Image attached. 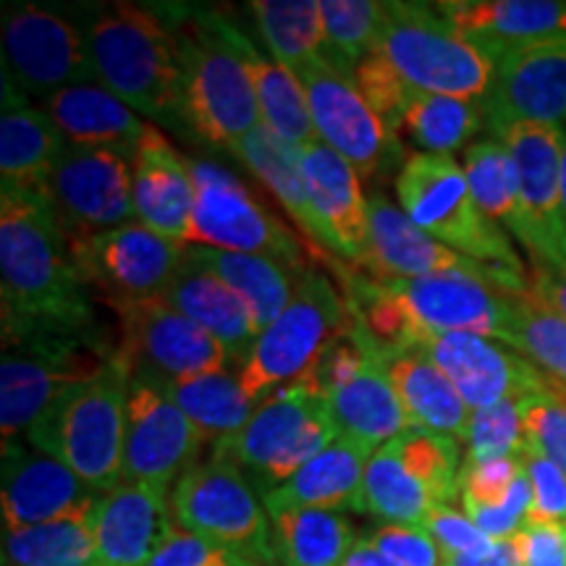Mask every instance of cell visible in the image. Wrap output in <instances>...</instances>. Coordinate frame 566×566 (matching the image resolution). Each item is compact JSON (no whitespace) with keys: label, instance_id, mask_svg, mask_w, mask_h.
Wrapping results in <instances>:
<instances>
[{"label":"cell","instance_id":"8992f818","mask_svg":"<svg viewBox=\"0 0 566 566\" xmlns=\"http://www.w3.org/2000/svg\"><path fill=\"white\" fill-rule=\"evenodd\" d=\"M373 53L428 95L483 101L495 74V63L470 45L438 6L428 3H384Z\"/></svg>","mask_w":566,"mask_h":566},{"label":"cell","instance_id":"d590c367","mask_svg":"<svg viewBox=\"0 0 566 566\" xmlns=\"http://www.w3.org/2000/svg\"><path fill=\"white\" fill-rule=\"evenodd\" d=\"M187 263L223 281L250 310L258 334H263L268 325L279 321L283 310L294 300L296 281L292 268L279 263V260L189 247Z\"/></svg>","mask_w":566,"mask_h":566},{"label":"cell","instance_id":"9f6ffc18","mask_svg":"<svg viewBox=\"0 0 566 566\" xmlns=\"http://www.w3.org/2000/svg\"><path fill=\"white\" fill-rule=\"evenodd\" d=\"M443 566H522V551L516 537H509V541H495L485 554L443 556Z\"/></svg>","mask_w":566,"mask_h":566},{"label":"cell","instance_id":"7c38bea8","mask_svg":"<svg viewBox=\"0 0 566 566\" xmlns=\"http://www.w3.org/2000/svg\"><path fill=\"white\" fill-rule=\"evenodd\" d=\"M192 176L195 216L189 247L260 254L279 260L292 271H302L310 254L302 239L283 226L237 176L210 160H192Z\"/></svg>","mask_w":566,"mask_h":566},{"label":"cell","instance_id":"1f68e13d","mask_svg":"<svg viewBox=\"0 0 566 566\" xmlns=\"http://www.w3.org/2000/svg\"><path fill=\"white\" fill-rule=\"evenodd\" d=\"M323 405L338 436L352 438L373 451L412 428L384 357H375L357 378L325 396Z\"/></svg>","mask_w":566,"mask_h":566},{"label":"cell","instance_id":"f907efd6","mask_svg":"<svg viewBox=\"0 0 566 566\" xmlns=\"http://www.w3.org/2000/svg\"><path fill=\"white\" fill-rule=\"evenodd\" d=\"M365 541L396 566H443V551L422 525H380Z\"/></svg>","mask_w":566,"mask_h":566},{"label":"cell","instance_id":"3957f363","mask_svg":"<svg viewBox=\"0 0 566 566\" xmlns=\"http://www.w3.org/2000/svg\"><path fill=\"white\" fill-rule=\"evenodd\" d=\"M95 76L134 113L184 118V76L176 34L158 13L116 3L84 32Z\"/></svg>","mask_w":566,"mask_h":566},{"label":"cell","instance_id":"5b68a950","mask_svg":"<svg viewBox=\"0 0 566 566\" xmlns=\"http://www.w3.org/2000/svg\"><path fill=\"white\" fill-rule=\"evenodd\" d=\"M132 378L116 363L69 391L27 433V443L55 457L97 493L122 485L126 407Z\"/></svg>","mask_w":566,"mask_h":566},{"label":"cell","instance_id":"ee69618b","mask_svg":"<svg viewBox=\"0 0 566 566\" xmlns=\"http://www.w3.org/2000/svg\"><path fill=\"white\" fill-rule=\"evenodd\" d=\"M378 0H321L323 59L336 71L354 76L359 63L375 51L380 30Z\"/></svg>","mask_w":566,"mask_h":566},{"label":"cell","instance_id":"30bf717a","mask_svg":"<svg viewBox=\"0 0 566 566\" xmlns=\"http://www.w3.org/2000/svg\"><path fill=\"white\" fill-rule=\"evenodd\" d=\"M352 323V310L336 292L334 281L315 271L296 279L294 300L279 321L254 342L250 357L239 367V384L258 405L275 388L300 378L315 357Z\"/></svg>","mask_w":566,"mask_h":566},{"label":"cell","instance_id":"8fae6325","mask_svg":"<svg viewBox=\"0 0 566 566\" xmlns=\"http://www.w3.org/2000/svg\"><path fill=\"white\" fill-rule=\"evenodd\" d=\"M176 525L216 543L233 556L275 566L273 522L258 488L239 467L210 457L176 480L171 493Z\"/></svg>","mask_w":566,"mask_h":566},{"label":"cell","instance_id":"cb8c5ba5","mask_svg":"<svg viewBox=\"0 0 566 566\" xmlns=\"http://www.w3.org/2000/svg\"><path fill=\"white\" fill-rule=\"evenodd\" d=\"M101 566H147L176 530L168 488L122 483L90 514Z\"/></svg>","mask_w":566,"mask_h":566},{"label":"cell","instance_id":"d4e9b609","mask_svg":"<svg viewBox=\"0 0 566 566\" xmlns=\"http://www.w3.org/2000/svg\"><path fill=\"white\" fill-rule=\"evenodd\" d=\"M134 218L147 229L189 244L195 216L192 160L150 124L132 155Z\"/></svg>","mask_w":566,"mask_h":566},{"label":"cell","instance_id":"ba28073f","mask_svg":"<svg viewBox=\"0 0 566 566\" xmlns=\"http://www.w3.org/2000/svg\"><path fill=\"white\" fill-rule=\"evenodd\" d=\"M336 438L338 430L323 401L286 384L258 401L250 422L239 433L218 441L212 457L239 467L254 488L271 493Z\"/></svg>","mask_w":566,"mask_h":566},{"label":"cell","instance_id":"c3c4849f","mask_svg":"<svg viewBox=\"0 0 566 566\" xmlns=\"http://www.w3.org/2000/svg\"><path fill=\"white\" fill-rule=\"evenodd\" d=\"M354 82H357L365 101L370 103L375 116L386 124V129L391 132L394 139H399L401 113L407 111V105L417 90L401 80L378 53H370L359 63L357 71H354Z\"/></svg>","mask_w":566,"mask_h":566},{"label":"cell","instance_id":"f5cc1de1","mask_svg":"<svg viewBox=\"0 0 566 566\" xmlns=\"http://www.w3.org/2000/svg\"><path fill=\"white\" fill-rule=\"evenodd\" d=\"M533 485V506L527 522H562L566 525V472L546 457L522 454Z\"/></svg>","mask_w":566,"mask_h":566},{"label":"cell","instance_id":"9c48e42d","mask_svg":"<svg viewBox=\"0 0 566 566\" xmlns=\"http://www.w3.org/2000/svg\"><path fill=\"white\" fill-rule=\"evenodd\" d=\"M118 321V344L113 363L132 380L168 384L226 370L231 354L208 331L181 315L163 296L147 300H108Z\"/></svg>","mask_w":566,"mask_h":566},{"label":"cell","instance_id":"11a10c76","mask_svg":"<svg viewBox=\"0 0 566 566\" xmlns=\"http://www.w3.org/2000/svg\"><path fill=\"white\" fill-rule=\"evenodd\" d=\"M229 556L231 554L226 548L176 525L171 537L163 543L160 551L150 558L147 566H216L226 562Z\"/></svg>","mask_w":566,"mask_h":566},{"label":"cell","instance_id":"9a60e30c","mask_svg":"<svg viewBox=\"0 0 566 566\" xmlns=\"http://www.w3.org/2000/svg\"><path fill=\"white\" fill-rule=\"evenodd\" d=\"M363 268L375 281L428 279L441 273H478L501 294H527L533 283L525 271L488 265L464 258L451 247L424 233L407 218V212L388 202L384 195L367 197V250Z\"/></svg>","mask_w":566,"mask_h":566},{"label":"cell","instance_id":"ab89813d","mask_svg":"<svg viewBox=\"0 0 566 566\" xmlns=\"http://www.w3.org/2000/svg\"><path fill=\"white\" fill-rule=\"evenodd\" d=\"M501 344L514 346L537 370L566 386V317L537 300L535 292L506 294V317L499 336Z\"/></svg>","mask_w":566,"mask_h":566},{"label":"cell","instance_id":"d6986e66","mask_svg":"<svg viewBox=\"0 0 566 566\" xmlns=\"http://www.w3.org/2000/svg\"><path fill=\"white\" fill-rule=\"evenodd\" d=\"M51 200L69 244L132 223V166L118 153L69 145L53 174Z\"/></svg>","mask_w":566,"mask_h":566},{"label":"cell","instance_id":"b9f144b4","mask_svg":"<svg viewBox=\"0 0 566 566\" xmlns=\"http://www.w3.org/2000/svg\"><path fill=\"white\" fill-rule=\"evenodd\" d=\"M250 9L268 51H271V59L279 61L281 66L296 74L321 59V0H254Z\"/></svg>","mask_w":566,"mask_h":566},{"label":"cell","instance_id":"4fadbf2b","mask_svg":"<svg viewBox=\"0 0 566 566\" xmlns=\"http://www.w3.org/2000/svg\"><path fill=\"white\" fill-rule=\"evenodd\" d=\"M113 363V349L95 342H24L3 349L0 430L3 446L30 433L69 391L95 380Z\"/></svg>","mask_w":566,"mask_h":566},{"label":"cell","instance_id":"4dcf8cb0","mask_svg":"<svg viewBox=\"0 0 566 566\" xmlns=\"http://www.w3.org/2000/svg\"><path fill=\"white\" fill-rule=\"evenodd\" d=\"M55 126L74 147H97L132 158L150 124L101 84L69 87L42 101Z\"/></svg>","mask_w":566,"mask_h":566},{"label":"cell","instance_id":"603a6c76","mask_svg":"<svg viewBox=\"0 0 566 566\" xmlns=\"http://www.w3.org/2000/svg\"><path fill=\"white\" fill-rule=\"evenodd\" d=\"M103 493L55 457L24 449L19 441L3 446V527L6 533L48 522L90 516Z\"/></svg>","mask_w":566,"mask_h":566},{"label":"cell","instance_id":"52a82bcc","mask_svg":"<svg viewBox=\"0 0 566 566\" xmlns=\"http://www.w3.org/2000/svg\"><path fill=\"white\" fill-rule=\"evenodd\" d=\"M394 187L409 221L441 244L478 263L525 271L504 229L480 210L464 168L451 155H407Z\"/></svg>","mask_w":566,"mask_h":566},{"label":"cell","instance_id":"f1b7e54d","mask_svg":"<svg viewBox=\"0 0 566 566\" xmlns=\"http://www.w3.org/2000/svg\"><path fill=\"white\" fill-rule=\"evenodd\" d=\"M300 153L310 197L336 254L352 265H363L367 250V197L359 184L363 176L323 142H313Z\"/></svg>","mask_w":566,"mask_h":566},{"label":"cell","instance_id":"83f0119b","mask_svg":"<svg viewBox=\"0 0 566 566\" xmlns=\"http://www.w3.org/2000/svg\"><path fill=\"white\" fill-rule=\"evenodd\" d=\"M438 11L493 63L514 48L566 34V6L554 0H446Z\"/></svg>","mask_w":566,"mask_h":566},{"label":"cell","instance_id":"2e32d148","mask_svg":"<svg viewBox=\"0 0 566 566\" xmlns=\"http://www.w3.org/2000/svg\"><path fill=\"white\" fill-rule=\"evenodd\" d=\"M69 250L87 289L108 302L166 294L184 268L189 244L134 221L69 244Z\"/></svg>","mask_w":566,"mask_h":566},{"label":"cell","instance_id":"ac0fdd59","mask_svg":"<svg viewBox=\"0 0 566 566\" xmlns=\"http://www.w3.org/2000/svg\"><path fill=\"white\" fill-rule=\"evenodd\" d=\"M296 80L307 95L317 142L342 155L363 179H373L399 160L401 142L375 116L354 76L336 71L321 55L296 71Z\"/></svg>","mask_w":566,"mask_h":566},{"label":"cell","instance_id":"816d5d0a","mask_svg":"<svg viewBox=\"0 0 566 566\" xmlns=\"http://www.w3.org/2000/svg\"><path fill=\"white\" fill-rule=\"evenodd\" d=\"M422 527L443 551V556H475L493 548L491 537L480 530L470 516L451 506H436L424 516Z\"/></svg>","mask_w":566,"mask_h":566},{"label":"cell","instance_id":"836d02e7","mask_svg":"<svg viewBox=\"0 0 566 566\" xmlns=\"http://www.w3.org/2000/svg\"><path fill=\"white\" fill-rule=\"evenodd\" d=\"M163 300L208 331L210 336H216L229 349L231 363L244 365L260 334L254 328L250 310L223 281L184 260V268L168 286V292L163 294Z\"/></svg>","mask_w":566,"mask_h":566},{"label":"cell","instance_id":"44dd1931","mask_svg":"<svg viewBox=\"0 0 566 566\" xmlns=\"http://www.w3.org/2000/svg\"><path fill=\"white\" fill-rule=\"evenodd\" d=\"M417 352L428 354L441 367L472 412L548 394L558 384L522 354L488 336L443 334L424 342Z\"/></svg>","mask_w":566,"mask_h":566},{"label":"cell","instance_id":"484cf974","mask_svg":"<svg viewBox=\"0 0 566 566\" xmlns=\"http://www.w3.org/2000/svg\"><path fill=\"white\" fill-rule=\"evenodd\" d=\"M242 166L271 192L275 200L283 205L289 218L300 229L307 252L313 254L317 263H325L334 273H342L344 281L349 283V273L344 271V263H338V254L331 242L328 231L317 216L313 197H310V187L304 181L302 171V153L300 147L289 145L275 137L268 126L260 124L242 145L233 150Z\"/></svg>","mask_w":566,"mask_h":566},{"label":"cell","instance_id":"91938a15","mask_svg":"<svg viewBox=\"0 0 566 566\" xmlns=\"http://www.w3.org/2000/svg\"><path fill=\"white\" fill-rule=\"evenodd\" d=\"M562 200H564V216H566V137H564V155H562Z\"/></svg>","mask_w":566,"mask_h":566},{"label":"cell","instance_id":"f6af8a7d","mask_svg":"<svg viewBox=\"0 0 566 566\" xmlns=\"http://www.w3.org/2000/svg\"><path fill=\"white\" fill-rule=\"evenodd\" d=\"M462 168L480 210L512 229L520 216V176L504 142L483 139L470 145Z\"/></svg>","mask_w":566,"mask_h":566},{"label":"cell","instance_id":"60d3db41","mask_svg":"<svg viewBox=\"0 0 566 566\" xmlns=\"http://www.w3.org/2000/svg\"><path fill=\"white\" fill-rule=\"evenodd\" d=\"M485 113L480 101L415 92L401 113L399 139H409L428 155H451L483 129Z\"/></svg>","mask_w":566,"mask_h":566},{"label":"cell","instance_id":"7a4b0ae2","mask_svg":"<svg viewBox=\"0 0 566 566\" xmlns=\"http://www.w3.org/2000/svg\"><path fill=\"white\" fill-rule=\"evenodd\" d=\"M349 292L354 321L384 359L417 352L443 334H478L499 342L506 317V294L478 273L401 281L352 279Z\"/></svg>","mask_w":566,"mask_h":566},{"label":"cell","instance_id":"6125c7cd","mask_svg":"<svg viewBox=\"0 0 566 566\" xmlns=\"http://www.w3.org/2000/svg\"><path fill=\"white\" fill-rule=\"evenodd\" d=\"M233 558H237V556H229V558H226V562H221V564H216V566H233Z\"/></svg>","mask_w":566,"mask_h":566},{"label":"cell","instance_id":"e0dca14e","mask_svg":"<svg viewBox=\"0 0 566 566\" xmlns=\"http://www.w3.org/2000/svg\"><path fill=\"white\" fill-rule=\"evenodd\" d=\"M3 76L24 97H48L97 82L87 40L71 21L40 6L3 13Z\"/></svg>","mask_w":566,"mask_h":566},{"label":"cell","instance_id":"681fc988","mask_svg":"<svg viewBox=\"0 0 566 566\" xmlns=\"http://www.w3.org/2000/svg\"><path fill=\"white\" fill-rule=\"evenodd\" d=\"M525 472V459L506 457L491 462H467L462 467V504L464 514L499 506L512 491L516 478Z\"/></svg>","mask_w":566,"mask_h":566},{"label":"cell","instance_id":"e575fe53","mask_svg":"<svg viewBox=\"0 0 566 566\" xmlns=\"http://www.w3.org/2000/svg\"><path fill=\"white\" fill-rule=\"evenodd\" d=\"M226 34H229L233 51L242 59L247 74H250L254 97L260 105V118L275 137L294 147H307L317 142L313 116H310L307 95L294 71L281 66L275 59H268L226 19Z\"/></svg>","mask_w":566,"mask_h":566},{"label":"cell","instance_id":"7402d4cb","mask_svg":"<svg viewBox=\"0 0 566 566\" xmlns=\"http://www.w3.org/2000/svg\"><path fill=\"white\" fill-rule=\"evenodd\" d=\"M202 446L200 430L158 386L132 380L122 483L168 488L192 470Z\"/></svg>","mask_w":566,"mask_h":566},{"label":"cell","instance_id":"680465c9","mask_svg":"<svg viewBox=\"0 0 566 566\" xmlns=\"http://www.w3.org/2000/svg\"><path fill=\"white\" fill-rule=\"evenodd\" d=\"M342 566H396V564L388 562L378 548H373L363 537V541L354 543V548L349 551V556H346V562Z\"/></svg>","mask_w":566,"mask_h":566},{"label":"cell","instance_id":"ffe728a7","mask_svg":"<svg viewBox=\"0 0 566 566\" xmlns=\"http://www.w3.org/2000/svg\"><path fill=\"white\" fill-rule=\"evenodd\" d=\"M495 137L516 124L558 126L566 118V34L514 48L495 61L480 101Z\"/></svg>","mask_w":566,"mask_h":566},{"label":"cell","instance_id":"7dc6e473","mask_svg":"<svg viewBox=\"0 0 566 566\" xmlns=\"http://www.w3.org/2000/svg\"><path fill=\"white\" fill-rule=\"evenodd\" d=\"M525 451L546 457L566 472V386L522 399Z\"/></svg>","mask_w":566,"mask_h":566},{"label":"cell","instance_id":"74e56055","mask_svg":"<svg viewBox=\"0 0 566 566\" xmlns=\"http://www.w3.org/2000/svg\"><path fill=\"white\" fill-rule=\"evenodd\" d=\"M438 506L436 495L407 470L396 446L388 441L370 457L359 493V512L386 525H422Z\"/></svg>","mask_w":566,"mask_h":566},{"label":"cell","instance_id":"5bb4252c","mask_svg":"<svg viewBox=\"0 0 566 566\" xmlns=\"http://www.w3.org/2000/svg\"><path fill=\"white\" fill-rule=\"evenodd\" d=\"M562 126L516 124L499 142L520 176V216L509 231L525 247L535 268H566V216L562 200Z\"/></svg>","mask_w":566,"mask_h":566},{"label":"cell","instance_id":"d6a6232c","mask_svg":"<svg viewBox=\"0 0 566 566\" xmlns=\"http://www.w3.org/2000/svg\"><path fill=\"white\" fill-rule=\"evenodd\" d=\"M386 367L412 428L467 441L472 409L428 354H394Z\"/></svg>","mask_w":566,"mask_h":566},{"label":"cell","instance_id":"f35d334b","mask_svg":"<svg viewBox=\"0 0 566 566\" xmlns=\"http://www.w3.org/2000/svg\"><path fill=\"white\" fill-rule=\"evenodd\" d=\"M279 566H342L354 548V527L336 512H286L271 516Z\"/></svg>","mask_w":566,"mask_h":566},{"label":"cell","instance_id":"6f0895ef","mask_svg":"<svg viewBox=\"0 0 566 566\" xmlns=\"http://www.w3.org/2000/svg\"><path fill=\"white\" fill-rule=\"evenodd\" d=\"M533 292L537 300H543L551 310L566 317V268L554 271V268H535Z\"/></svg>","mask_w":566,"mask_h":566},{"label":"cell","instance_id":"db71d44e","mask_svg":"<svg viewBox=\"0 0 566 566\" xmlns=\"http://www.w3.org/2000/svg\"><path fill=\"white\" fill-rule=\"evenodd\" d=\"M516 543L522 566H566V525L562 522H527Z\"/></svg>","mask_w":566,"mask_h":566},{"label":"cell","instance_id":"6da1fadb","mask_svg":"<svg viewBox=\"0 0 566 566\" xmlns=\"http://www.w3.org/2000/svg\"><path fill=\"white\" fill-rule=\"evenodd\" d=\"M3 344L95 342L97 317L48 192L0 189Z\"/></svg>","mask_w":566,"mask_h":566},{"label":"cell","instance_id":"4316f807","mask_svg":"<svg viewBox=\"0 0 566 566\" xmlns=\"http://www.w3.org/2000/svg\"><path fill=\"white\" fill-rule=\"evenodd\" d=\"M69 150V139L51 113L34 108L3 76V116H0V189L48 192L55 168Z\"/></svg>","mask_w":566,"mask_h":566},{"label":"cell","instance_id":"277c9868","mask_svg":"<svg viewBox=\"0 0 566 566\" xmlns=\"http://www.w3.org/2000/svg\"><path fill=\"white\" fill-rule=\"evenodd\" d=\"M174 34L184 76V122L202 142L233 153L263 118L250 74L226 34V19L200 11Z\"/></svg>","mask_w":566,"mask_h":566},{"label":"cell","instance_id":"bcb514c9","mask_svg":"<svg viewBox=\"0 0 566 566\" xmlns=\"http://www.w3.org/2000/svg\"><path fill=\"white\" fill-rule=\"evenodd\" d=\"M525 454V422L522 401H501L472 412L467 433V462H491V459Z\"/></svg>","mask_w":566,"mask_h":566},{"label":"cell","instance_id":"7bdbcfd3","mask_svg":"<svg viewBox=\"0 0 566 566\" xmlns=\"http://www.w3.org/2000/svg\"><path fill=\"white\" fill-rule=\"evenodd\" d=\"M3 566H101L90 516L3 533Z\"/></svg>","mask_w":566,"mask_h":566},{"label":"cell","instance_id":"f546056e","mask_svg":"<svg viewBox=\"0 0 566 566\" xmlns=\"http://www.w3.org/2000/svg\"><path fill=\"white\" fill-rule=\"evenodd\" d=\"M367 446L338 436L328 449L321 451L313 462H307L289 478L286 483L265 493L263 504L268 514H286L313 509V512H359V493L370 457Z\"/></svg>","mask_w":566,"mask_h":566},{"label":"cell","instance_id":"8d00e7d4","mask_svg":"<svg viewBox=\"0 0 566 566\" xmlns=\"http://www.w3.org/2000/svg\"><path fill=\"white\" fill-rule=\"evenodd\" d=\"M158 388L192 420L205 443L212 446L239 433L258 407L244 394L239 375H231L229 370L168 380Z\"/></svg>","mask_w":566,"mask_h":566},{"label":"cell","instance_id":"94428289","mask_svg":"<svg viewBox=\"0 0 566 566\" xmlns=\"http://www.w3.org/2000/svg\"><path fill=\"white\" fill-rule=\"evenodd\" d=\"M233 566H273V564L254 562V558H242V556H237V558H233Z\"/></svg>","mask_w":566,"mask_h":566}]
</instances>
